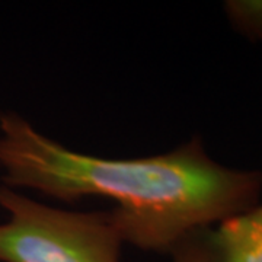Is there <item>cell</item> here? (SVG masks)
<instances>
[{
    "mask_svg": "<svg viewBox=\"0 0 262 262\" xmlns=\"http://www.w3.org/2000/svg\"><path fill=\"white\" fill-rule=\"evenodd\" d=\"M223 10L239 35L252 42H262V0H227Z\"/></svg>",
    "mask_w": 262,
    "mask_h": 262,
    "instance_id": "277c9868",
    "label": "cell"
},
{
    "mask_svg": "<svg viewBox=\"0 0 262 262\" xmlns=\"http://www.w3.org/2000/svg\"><path fill=\"white\" fill-rule=\"evenodd\" d=\"M0 262H121L125 245L110 211L48 206L0 185Z\"/></svg>",
    "mask_w": 262,
    "mask_h": 262,
    "instance_id": "7a4b0ae2",
    "label": "cell"
},
{
    "mask_svg": "<svg viewBox=\"0 0 262 262\" xmlns=\"http://www.w3.org/2000/svg\"><path fill=\"white\" fill-rule=\"evenodd\" d=\"M3 185L73 203L102 196L124 242L166 253L188 233L259 203L262 172L215 162L200 137L170 151L113 159L66 147L15 111L0 114Z\"/></svg>",
    "mask_w": 262,
    "mask_h": 262,
    "instance_id": "6da1fadb",
    "label": "cell"
},
{
    "mask_svg": "<svg viewBox=\"0 0 262 262\" xmlns=\"http://www.w3.org/2000/svg\"><path fill=\"white\" fill-rule=\"evenodd\" d=\"M169 256L172 262H262V203L188 233Z\"/></svg>",
    "mask_w": 262,
    "mask_h": 262,
    "instance_id": "3957f363",
    "label": "cell"
}]
</instances>
